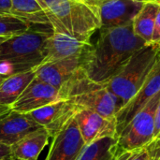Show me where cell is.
<instances>
[{"label": "cell", "mask_w": 160, "mask_h": 160, "mask_svg": "<svg viewBox=\"0 0 160 160\" xmlns=\"http://www.w3.org/2000/svg\"><path fill=\"white\" fill-rule=\"evenodd\" d=\"M145 45L147 43L134 34L132 23L99 29L96 43L82 55V68L90 80L105 84Z\"/></svg>", "instance_id": "1"}, {"label": "cell", "mask_w": 160, "mask_h": 160, "mask_svg": "<svg viewBox=\"0 0 160 160\" xmlns=\"http://www.w3.org/2000/svg\"><path fill=\"white\" fill-rule=\"evenodd\" d=\"M53 30L51 25L31 24L23 33L0 43V73L13 74L32 70L44 61V46Z\"/></svg>", "instance_id": "2"}, {"label": "cell", "mask_w": 160, "mask_h": 160, "mask_svg": "<svg viewBox=\"0 0 160 160\" xmlns=\"http://www.w3.org/2000/svg\"><path fill=\"white\" fill-rule=\"evenodd\" d=\"M54 32L68 34L90 42L92 35L100 29L98 11L74 0H37Z\"/></svg>", "instance_id": "3"}, {"label": "cell", "mask_w": 160, "mask_h": 160, "mask_svg": "<svg viewBox=\"0 0 160 160\" xmlns=\"http://www.w3.org/2000/svg\"><path fill=\"white\" fill-rule=\"evenodd\" d=\"M160 59L159 44H147L137 51L104 85L123 103L137 94Z\"/></svg>", "instance_id": "4"}, {"label": "cell", "mask_w": 160, "mask_h": 160, "mask_svg": "<svg viewBox=\"0 0 160 160\" xmlns=\"http://www.w3.org/2000/svg\"><path fill=\"white\" fill-rule=\"evenodd\" d=\"M60 90L65 99L107 118H115L123 108L121 100L104 84L90 80L82 68Z\"/></svg>", "instance_id": "5"}, {"label": "cell", "mask_w": 160, "mask_h": 160, "mask_svg": "<svg viewBox=\"0 0 160 160\" xmlns=\"http://www.w3.org/2000/svg\"><path fill=\"white\" fill-rule=\"evenodd\" d=\"M160 99V92L130 121L117 136L114 157L126 151L146 147L154 140L155 113Z\"/></svg>", "instance_id": "6"}, {"label": "cell", "mask_w": 160, "mask_h": 160, "mask_svg": "<svg viewBox=\"0 0 160 160\" xmlns=\"http://www.w3.org/2000/svg\"><path fill=\"white\" fill-rule=\"evenodd\" d=\"M160 92V59L151 72L144 84L137 94L116 113V133L120 132L130 121L148 104V102Z\"/></svg>", "instance_id": "7"}, {"label": "cell", "mask_w": 160, "mask_h": 160, "mask_svg": "<svg viewBox=\"0 0 160 160\" xmlns=\"http://www.w3.org/2000/svg\"><path fill=\"white\" fill-rule=\"evenodd\" d=\"M145 0H99L96 6L100 29L132 23L145 4Z\"/></svg>", "instance_id": "8"}, {"label": "cell", "mask_w": 160, "mask_h": 160, "mask_svg": "<svg viewBox=\"0 0 160 160\" xmlns=\"http://www.w3.org/2000/svg\"><path fill=\"white\" fill-rule=\"evenodd\" d=\"M80 109L71 100L61 99L33 111L29 114L48 131L51 138H53L74 118Z\"/></svg>", "instance_id": "9"}, {"label": "cell", "mask_w": 160, "mask_h": 160, "mask_svg": "<svg viewBox=\"0 0 160 160\" xmlns=\"http://www.w3.org/2000/svg\"><path fill=\"white\" fill-rule=\"evenodd\" d=\"M61 99L65 98L60 89L35 77L12 105L11 109L19 112L30 113L33 111Z\"/></svg>", "instance_id": "10"}, {"label": "cell", "mask_w": 160, "mask_h": 160, "mask_svg": "<svg viewBox=\"0 0 160 160\" xmlns=\"http://www.w3.org/2000/svg\"><path fill=\"white\" fill-rule=\"evenodd\" d=\"M85 145L78 125L75 119L72 118L52 138L45 160H78Z\"/></svg>", "instance_id": "11"}, {"label": "cell", "mask_w": 160, "mask_h": 160, "mask_svg": "<svg viewBox=\"0 0 160 160\" xmlns=\"http://www.w3.org/2000/svg\"><path fill=\"white\" fill-rule=\"evenodd\" d=\"M74 119L86 144L105 137H117L115 118H107L96 112L80 109Z\"/></svg>", "instance_id": "12"}, {"label": "cell", "mask_w": 160, "mask_h": 160, "mask_svg": "<svg viewBox=\"0 0 160 160\" xmlns=\"http://www.w3.org/2000/svg\"><path fill=\"white\" fill-rule=\"evenodd\" d=\"M41 128L29 113L10 109L0 115V142L12 146L26 135Z\"/></svg>", "instance_id": "13"}, {"label": "cell", "mask_w": 160, "mask_h": 160, "mask_svg": "<svg viewBox=\"0 0 160 160\" xmlns=\"http://www.w3.org/2000/svg\"><path fill=\"white\" fill-rule=\"evenodd\" d=\"M82 55L43 63L36 68V77L61 89L82 68Z\"/></svg>", "instance_id": "14"}, {"label": "cell", "mask_w": 160, "mask_h": 160, "mask_svg": "<svg viewBox=\"0 0 160 160\" xmlns=\"http://www.w3.org/2000/svg\"><path fill=\"white\" fill-rule=\"evenodd\" d=\"M91 46V41H82L68 34L53 31L46 40L44 46L43 63L82 55Z\"/></svg>", "instance_id": "15"}, {"label": "cell", "mask_w": 160, "mask_h": 160, "mask_svg": "<svg viewBox=\"0 0 160 160\" xmlns=\"http://www.w3.org/2000/svg\"><path fill=\"white\" fill-rule=\"evenodd\" d=\"M50 138L44 128L26 135L11 146L14 160H38Z\"/></svg>", "instance_id": "16"}, {"label": "cell", "mask_w": 160, "mask_h": 160, "mask_svg": "<svg viewBox=\"0 0 160 160\" xmlns=\"http://www.w3.org/2000/svg\"><path fill=\"white\" fill-rule=\"evenodd\" d=\"M36 77V68L8 76L0 84V106L10 108Z\"/></svg>", "instance_id": "17"}, {"label": "cell", "mask_w": 160, "mask_h": 160, "mask_svg": "<svg viewBox=\"0 0 160 160\" xmlns=\"http://www.w3.org/2000/svg\"><path fill=\"white\" fill-rule=\"evenodd\" d=\"M158 8L159 4L154 1H147L132 22L134 34L144 40L147 44H152L156 18Z\"/></svg>", "instance_id": "18"}, {"label": "cell", "mask_w": 160, "mask_h": 160, "mask_svg": "<svg viewBox=\"0 0 160 160\" xmlns=\"http://www.w3.org/2000/svg\"><path fill=\"white\" fill-rule=\"evenodd\" d=\"M9 14L30 23L51 25L49 19L37 0H10Z\"/></svg>", "instance_id": "19"}, {"label": "cell", "mask_w": 160, "mask_h": 160, "mask_svg": "<svg viewBox=\"0 0 160 160\" xmlns=\"http://www.w3.org/2000/svg\"><path fill=\"white\" fill-rule=\"evenodd\" d=\"M117 137H105L84 146L78 160H113Z\"/></svg>", "instance_id": "20"}, {"label": "cell", "mask_w": 160, "mask_h": 160, "mask_svg": "<svg viewBox=\"0 0 160 160\" xmlns=\"http://www.w3.org/2000/svg\"><path fill=\"white\" fill-rule=\"evenodd\" d=\"M30 23L9 14L0 12V38H8L25 32Z\"/></svg>", "instance_id": "21"}, {"label": "cell", "mask_w": 160, "mask_h": 160, "mask_svg": "<svg viewBox=\"0 0 160 160\" xmlns=\"http://www.w3.org/2000/svg\"><path fill=\"white\" fill-rule=\"evenodd\" d=\"M149 153L147 147L139 148L131 151H126L118 154L113 160H148Z\"/></svg>", "instance_id": "22"}, {"label": "cell", "mask_w": 160, "mask_h": 160, "mask_svg": "<svg viewBox=\"0 0 160 160\" xmlns=\"http://www.w3.org/2000/svg\"><path fill=\"white\" fill-rule=\"evenodd\" d=\"M0 160H14L11 146L0 142Z\"/></svg>", "instance_id": "23"}, {"label": "cell", "mask_w": 160, "mask_h": 160, "mask_svg": "<svg viewBox=\"0 0 160 160\" xmlns=\"http://www.w3.org/2000/svg\"><path fill=\"white\" fill-rule=\"evenodd\" d=\"M154 140L160 141V99L156 113H155V129H154Z\"/></svg>", "instance_id": "24"}, {"label": "cell", "mask_w": 160, "mask_h": 160, "mask_svg": "<svg viewBox=\"0 0 160 160\" xmlns=\"http://www.w3.org/2000/svg\"><path fill=\"white\" fill-rule=\"evenodd\" d=\"M152 43L160 44V5L158 14H157V18H156V23H155V28H154Z\"/></svg>", "instance_id": "25"}, {"label": "cell", "mask_w": 160, "mask_h": 160, "mask_svg": "<svg viewBox=\"0 0 160 160\" xmlns=\"http://www.w3.org/2000/svg\"><path fill=\"white\" fill-rule=\"evenodd\" d=\"M10 8H11L10 0H0V12L9 13Z\"/></svg>", "instance_id": "26"}, {"label": "cell", "mask_w": 160, "mask_h": 160, "mask_svg": "<svg viewBox=\"0 0 160 160\" xmlns=\"http://www.w3.org/2000/svg\"><path fill=\"white\" fill-rule=\"evenodd\" d=\"M74 1H77V2H80V3H83V4H86L90 7H92L93 8L96 9V6L98 4V2L99 0H74ZM97 10V9H96ZM98 11V10H97Z\"/></svg>", "instance_id": "27"}, {"label": "cell", "mask_w": 160, "mask_h": 160, "mask_svg": "<svg viewBox=\"0 0 160 160\" xmlns=\"http://www.w3.org/2000/svg\"><path fill=\"white\" fill-rule=\"evenodd\" d=\"M9 110H10V108L4 107V106H0V115L3 114V113H5L6 112H8V111H9Z\"/></svg>", "instance_id": "28"}, {"label": "cell", "mask_w": 160, "mask_h": 160, "mask_svg": "<svg viewBox=\"0 0 160 160\" xmlns=\"http://www.w3.org/2000/svg\"><path fill=\"white\" fill-rule=\"evenodd\" d=\"M8 75H6V74H2V73H0V84L8 78Z\"/></svg>", "instance_id": "29"}, {"label": "cell", "mask_w": 160, "mask_h": 160, "mask_svg": "<svg viewBox=\"0 0 160 160\" xmlns=\"http://www.w3.org/2000/svg\"><path fill=\"white\" fill-rule=\"evenodd\" d=\"M154 2H156V3H158V4L160 5V0H154Z\"/></svg>", "instance_id": "30"}, {"label": "cell", "mask_w": 160, "mask_h": 160, "mask_svg": "<svg viewBox=\"0 0 160 160\" xmlns=\"http://www.w3.org/2000/svg\"><path fill=\"white\" fill-rule=\"evenodd\" d=\"M5 39H7V38H0V43H1L2 41H4Z\"/></svg>", "instance_id": "31"}, {"label": "cell", "mask_w": 160, "mask_h": 160, "mask_svg": "<svg viewBox=\"0 0 160 160\" xmlns=\"http://www.w3.org/2000/svg\"><path fill=\"white\" fill-rule=\"evenodd\" d=\"M145 1H154V0H145Z\"/></svg>", "instance_id": "32"}, {"label": "cell", "mask_w": 160, "mask_h": 160, "mask_svg": "<svg viewBox=\"0 0 160 160\" xmlns=\"http://www.w3.org/2000/svg\"><path fill=\"white\" fill-rule=\"evenodd\" d=\"M148 160H151V159H150V158H149V159H148Z\"/></svg>", "instance_id": "33"}, {"label": "cell", "mask_w": 160, "mask_h": 160, "mask_svg": "<svg viewBox=\"0 0 160 160\" xmlns=\"http://www.w3.org/2000/svg\"><path fill=\"white\" fill-rule=\"evenodd\" d=\"M159 46H160V44H159Z\"/></svg>", "instance_id": "34"}]
</instances>
